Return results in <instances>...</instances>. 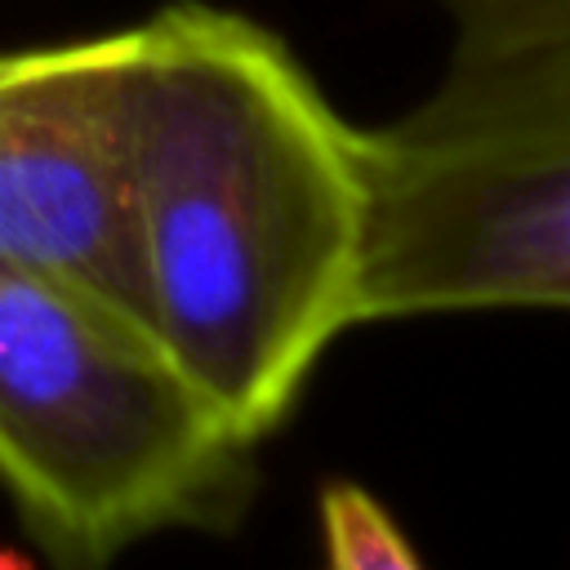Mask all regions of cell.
<instances>
[{
	"label": "cell",
	"instance_id": "6",
	"mask_svg": "<svg viewBox=\"0 0 570 570\" xmlns=\"http://www.w3.org/2000/svg\"><path fill=\"white\" fill-rule=\"evenodd\" d=\"M0 570H36L27 557H18L13 548H0Z\"/></svg>",
	"mask_w": 570,
	"mask_h": 570
},
{
	"label": "cell",
	"instance_id": "5",
	"mask_svg": "<svg viewBox=\"0 0 570 570\" xmlns=\"http://www.w3.org/2000/svg\"><path fill=\"white\" fill-rule=\"evenodd\" d=\"M321 543L330 570H423L392 512L356 481L321 490Z\"/></svg>",
	"mask_w": 570,
	"mask_h": 570
},
{
	"label": "cell",
	"instance_id": "2",
	"mask_svg": "<svg viewBox=\"0 0 570 570\" xmlns=\"http://www.w3.org/2000/svg\"><path fill=\"white\" fill-rule=\"evenodd\" d=\"M445 62L365 129L356 325L570 307V0H436Z\"/></svg>",
	"mask_w": 570,
	"mask_h": 570
},
{
	"label": "cell",
	"instance_id": "4",
	"mask_svg": "<svg viewBox=\"0 0 570 570\" xmlns=\"http://www.w3.org/2000/svg\"><path fill=\"white\" fill-rule=\"evenodd\" d=\"M129 58L134 27L0 49V258L156 347L129 196Z\"/></svg>",
	"mask_w": 570,
	"mask_h": 570
},
{
	"label": "cell",
	"instance_id": "1",
	"mask_svg": "<svg viewBox=\"0 0 570 570\" xmlns=\"http://www.w3.org/2000/svg\"><path fill=\"white\" fill-rule=\"evenodd\" d=\"M129 196L151 338L254 445L356 325L365 129L245 13L178 0L134 27Z\"/></svg>",
	"mask_w": 570,
	"mask_h": 570
},
{
	"label": "cell",
	"instance_id": "3",
	"mask_svg": "<svg viewBox=\"0 0 570 570\" xmlns=\"http://www.w3.org/2000/svg\"><path fill=\"white\" fill-rule=\"evenodd\" d=\"M0 481L58 570L174 525H227L249 445L147 338L0 258Z\"/></svg>",
	"mask_w": 570,
	"mask_h": 570
}]
</instances>
